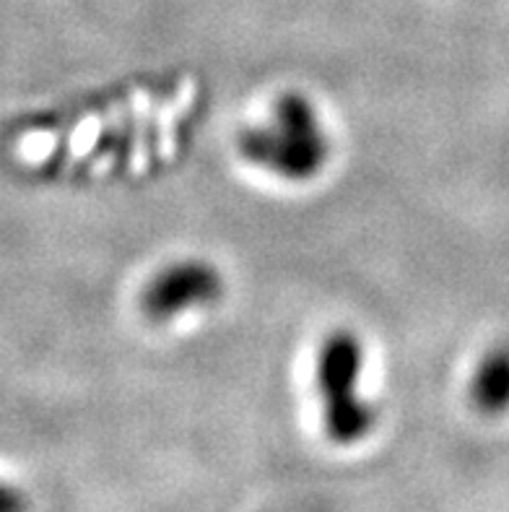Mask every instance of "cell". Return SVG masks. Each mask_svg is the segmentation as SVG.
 I'll return each instance as SVG.
<instances>
[{"mask_svg": "<svg viewBox=\"0 0 509 512\" xmlns=\"http://www.w3.org/2000/svg\"><path fill=\"white\" fill-rule=\"evenodd\" d=\"M26 497L19 489L8 487V484H0V512H26Z\"/></svg>", "mask_w": 509, "mask_h": 512, "instance_id": "obj_5", "label": "cell"}, {"mask_svg": "<svg viewBox=\"0 0 509 512\" xmlns=\"http://www.w3.org/2000/svg\"><path fill=\"white\" fill-rule=\"evenodd\" d=\"M237 149L250 164L289 182L312 180L330 159L328 133L315 104L297 91L278 99L268 123L247 128Z\"/></svg>", "mask_w": 509, "mask_h": 512, "instance_id": "obj_1", "label": "cell"}, {"mask_svg": "<svg viewBox=\"0 0 509 512\" xmlns=\"http://www.w3.org/2000/svg\"><path fill=\"white\" fill-rule=\"evenodd\" d=\"M364 346L354 331L328 333L317 351V393L330 442L356 445L374 429V409L359 393Z\"/></svg>", "mask_w": 509, "mask_h": 512, "instance_id": "obj_2", "label": "cell"}, {"mask_svg": "<svg viewBox=\"0 0 509 512\" xmlns=\"http://www.w3.org/2000/svg\"><path fill=\"white\" fill-rule=\"evenodd\" d=\"M471 401L481 414H502L509 409V349L497 346L478 364L471 380Z\"/></svg>", "mask_w": 509, "mask_h": 512, "instance_id": "obj_4", "label": "cell"}, {"mask_svg": "<svg viewBox=\"0 0 509 512\" xmlns=\"http://www.w3.org/2000/svg\"><path fill=\"white\" fill-rule=\"evenodd\" d=\"M224 297V276L200 258L177 260L162 268L141 294V310L151 323H172L185 312L200 310Z\"/></svg>", "mask_w": 509, "mask_h": 512, "instance_id": "obj_3", "label": "cell"}]
</instances>
